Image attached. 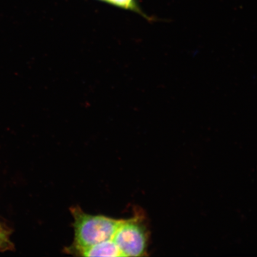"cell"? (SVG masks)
Wrapping results in <instances>:
<instances>
[{
    "instance_id": "5b68a950",
    "label": "cell",
    "mask_w": 257,
    "mask_h": 257,
    "mask_svg": "<svg viewBox=\"0 0 257 257\" xmlns=\"http://www.w3.org/2000/svg\"><path fill=\"white\" fill-rule=\"evenodd\" d=\"M11 244L7 231L0 226V246H2L3 248H9Z\"/></svg>"
},
{
    "instance_id": "3957f363",
    "label": "cell",
    "mask_w": 257,
    "mask_h": 257,
    "mask_svg": "<svg viewBox=\"0 0 257 257\" xmlns=\"http://www.w3.org/2000/svg\"><path fill=\"white\" fill-rule=\"evenodd\" d=\"M67 252L82 256H123L119 248L112 239L82 248H67Z\"/></svg>"
},
{
    "instance_id": "6da1fadb",
    "label": "cell",
    "mask_w": 257,
    "mask_h": 257,
    "mask_svg": "<svg viewBox=\"0 0 257 257\" xmlns=\"http://www.w3.org/2000/svg\"><path fill=\"white\" fill-rule=\"evenodd\" d=\"M75 239L72 248H82L112 239L121 220L84 213L78 207L71 209Z\"/></svg>"
},
{
    "instance_id": "7a4b0ae2",
    "label": "cell",
    "mask_w": 257,
    "mask_h": 257,
    "mask_svg": "<svg viewBox=\"0 0 257 257\" xmlns=\"http://www.w3.org/2000/svg\"><path fill=\"white\" fill-rule=\"evenodd\" d=\"M112 240L123 256H142L146 253L148 233L140 218L121 220Z\"/></svg>"
},
{
    "instance_id": "277c9868",
    "label": "cell",
    "mask_w": 257,
    "mask_h": 257,
    "mask_svg": "<svg viewBox=\"0 0 257 257\" xmlns=\"http://www.w3.org/2000/svg\"><path fill=\"white\" fill-rule=\"evenodd\" d=\"M101 2L107 3L108 5L114 6L126 11L137 13L138 15L143 16L148 21H152L149 16L145 14L141 9L138 0H98Z\"/></svg>"
}]
</instances>
